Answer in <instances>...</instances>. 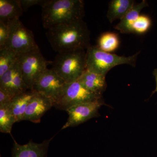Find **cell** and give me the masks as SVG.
Returning <instances> with one entry per match:
<instances>
[{"instance_id": "obj_4", "label": "cell", "mask_w": 157, "mask_h": 157, "mask_svg": "<svg viewBox=\"0 0 157 157\" xmlns=\"http://www.w3.org/2000/svg\"><path fill=\"white\" fill-rule=\"evenodd\" d=\"M140 52H137L131 56H120L104 51L97 45H91L86 50V70L106 76L116 66L128 64L135 67Z\"/></svg>"}, {"instance_id": "obj_11", "label": "cell", "mask_w": 157, "mask_h": 157, "mask_svg": "<svg viewBox=\"0 0 157 157\" xmlns=\"http://www.w3.org/2000/svg\"><path fill=\"white\" fill-rule=\"evenodd\" d=\"M52 107H54L53 101L37 92L27 107L23 121L38 123L41 121V118L45 113Z\"/></svg>"}, {"instance_id": "obj_17", "label": "cell", "mask_w": 157, "mask_h": 157, "mask_svg": "<svg viewBox=\"0 0 157 157\" xmlns=\"http://www.w3.org/2000/svg\"><path fill=\"white\" fill-rule=\"evenodd\" d=\"M133 0H112L109 3L107 17L110 23L117 19H121L133 6Z\"/></svg>"}, {"instance_id": "obj_2", "label": "cell", "mask_w": 157, "mask_h": 157, "mask_svg": "<svg viewBox=\"0 0 157 157\" xmlns=\"http://www.w3.org/2000/svg\"><path fill=\"white\" fill-rule=\"evenodd\" d=\"M41 7L42 24L47 30L82 19L85 15L84 2L82 0H44Z\"/></svg>"}, {"instance_id": "obj_1", "label": "cell", "mask_w": 157, "mask_h": 157, "mask_svg": "<svg viewBox=\"0 0 157 157\" xmlns=\"http://www.w3.org/2000/svg\"><path fill=\"white\" fill-rule=\"evenodd\" d=\"M52 49L59 52L76 49H87L90 43V31L83 19L58 25L46 32Z\"/></svg>"}, {"instance_id": "obj_3", "label": "cell", "mask_w": 157, "mask_h": 157, "mask_svg": "<svg viewBox=\"0 0 157 157\" xmlns=\"http://www.w3.org/2000/svg\"><path fill=\"white\" fill-rule=\"evenodd\" d=\"M52 69L66 83L78 80L86 69V51L76 49L57 53Z\"/></svg>"}, {"instance_id": "obj_24", "label": "cell", "mask_w": 157, "mask_h": 157, "mask_svg": "<svg viewBox=\"0 0 157 157\" xmlns=\"http://www.w3.org/2000/svg\"><path fill=\"white\" fill-rule=\"evenodd\" d=\"M23 11H26L32 6L39 5L42 6L44 0H20Z\"/></svg>"}, {"instance_id": "obj_20", "label": "cell", "mask_w": 157, "mask_h": 157, "mask_svg": "<svg viewBox=\"0 0 157 157\" xmlns=\"http://www.w3.org/2000/svg\"><path fill=\"white\" fill-rule=\"evenodd\" d=\"M15 122V117L9 107H0V132L3 133H11Z\"/></svg>"}, {"instance_id": "obj_22", "label": "cell", "mask_w": 157, "mask_h": 157, "mask_svg": "<svg viewBox=\"0 0 157 157\" xmlns=\"http://www.w3.org/2000/svg\"><path fill=\"white\" fill-rule=\"evenodd\" d=\"M9 35V25L0 21V49L5 48Z\"/></svg>"}, {"instance_id": "obj_15", "label": "cell", "mask_w": 157, "mask_h": 157, "mask_svg": "<svg viewBox=\"0 0 157 157\" xmlns=\"http://www.w3.org/2000/svg\"><path fill=\"white\" fill-rule=\"evenodd\" d=\"M148 4L146 0H143L138 4H135L132 9L114 27V29L123 34L133 33V25L140 15L142 9L148 7Z\"/></svg>"}, {"instance_id": "obj_23", "label": "cell", "mask_w": 157, "mask_h": 157, "mask_svg": "<svg viewBox=\"0 0 157 157\" xmlns=\"http://www.w3.org/2000/svg\"><path fill=\"white\" fill-rule=\"evenodd\" d=\"M14 96L0 88V107H9Z\"/></svg>"}, {"instance_id": "obj_7", "label": "cell", "mask_w": 157, "mask_h": 157, "mask_svg": "<svg viewBox=\"0 0 157 157\" xmlns=\"http://www.w3.org/2000/svg\"><path fill=\"white\" fill-rule=\"evenodd\" d=\"M101 98H103V96L90 91L78 80H76L70 83H66L61 95L54 107L67 111L73 106Z\"/></svg>"}, {"instance_id": "obj_9", "label": "cell", "mask_w": 157, "mask_h": 157, "mask_svg": "<svg viewBox=\"0 0 157 157\" xmlns=\"http://www.w3.org/2000/svg\"><path fill=\"white\" fill-rule=\"evenodd\" d=\"M65 84L52 69H47L37 80L33 90L51 99L54 105L61 95Z\"/></svg>"}, {"instance_id": "obj_19", "label": "cell", "mask_w": 157, "mask_h": 157, "mask_svg": "<svg viewBox=\"0 0 157 157\" xmlns=\"http://www.w3.org/2000/svg\"><path fill=\"white\" fill-rule=\"evenodd\" d=\"M17 54L7 48L0 49V77L17 62Z\"/></svg>"}, {"instance_id": "obj_12", "label": "cell", "mask_w": 157, "mask_h": 157, "mask_svg": "<svg viewBox=\"0 0 157 157\" xmlns=\"http://www.w3.org/2000/svg\"><path fill=\"white\" fill-rule=\"evenodd\" d=\"M52 138L41 143L30 141L23 145L14 141L11 157H47L48 146Z\"/></svg>"}, {"instance_id": "obj_25", "label": "cell", "mask_w": 157, "mask_h": 157, "mask_svg": "<svg viewBox=\"0 0 157 157\" xmlns=\"http://www.w3.org/2000/svg\"><path fill=\"white\" fill-rule=\"evenodd\" d=\"M153 74L154 76H155L156 85L155 89L154 90L152 93V94H154L155 93L157 92V69H155V70H154L153 72Z\"/></svg>"}, {"instance_id": "obj_21", "label": "cell", "mask_w": 157, "mask_h": 157, "mask_svg": "<svg viewBox=\"0 0 157 157\" xmlns=\"http://www.w3.org/2000/svg\"><path fill=\"white\" fill-rule=\"evenodd\" d=\"M151 24V20L148 16L140 15L133 25V33L138 34L145 33L148 30Z\"/></svg>"}, {"instance_id": "obj_14", "label": "cell", "mask_w": 157, "mask_h": 157, "mask_svg": "<svg viewBox=\"0 0 157 157\" xmlns=\"http://www.w3.org/2000/svg\"><path fill=\"white\" fill-rule=\"evenodd\" d=\"M36 93L35 90H28L14 96L9 107L14 115L16 122L23 121L27 107Z\"/></svg>"}, {"instance_id": "obj_13", "label": "cell", "mask_w": 157, "mask_h": 157, "mask_svg": "<svg viewBox=\"0 0 157 157\" xmlns=\"http://www.w3.org/2000/svg\"><path fill=\"white\" fill-rule=\"evenodd\" d=\"M105 77L104 75L86 70L78 80L90 91L103 96L107 87Z\"/></svg>"}, {"instance_id": "obj_5", "label": "cell", "mask_w": 157, "mask_h": 157, "mask_svg": "<svg viewBox=\"0 0 157 157\" xmlns=\"http://www.w3.org/2000/svg\"><path fill=\"white\" fill-rule=\"evenodd\" d=\"M17 60L26 85L29 90H33L37 80L48 69V62L39 48L18 54Z\"/></svg>"}, {"instance_id": "obj_8", "label": "cell", "mask_w": 157, "mask_h": 157, "mask_svg": "<svg viewBox=\"0 0 157 157\" xmlns=\"http://www.w3.org/2000/svg\"><path fill=\"white\" fill-rule=\"evenodd\" d=\"M106 105L103 98L91 102L78 104L67 110L68 118L62 127V130L76 126L93 118L99 116V109L101 106Z\"/></svg>"}, {"instance_id": "obj_6", "label": "cell", "mask_w": 157, "mask_h": 157, "mask_svg": "<svg viewBox=\"0 0 157 157\" xmlns=\"http://www.w3.org/2000/svg\"><path fill=\"white\" fill-rule=\"evenodd\" d=\"M8 25L9 37L5 48L14 52L17 55L39 48L33 32L25 27L19 18L13 20Z\"/></svg>"}, {"instance_id": "obj_10", "label": "cell", "mask_w": 157, "mask_h": 157, "mask_svg": "<svg viewBox=\"0 0 157 157\" xmlns=\"http://www.w3.org/2000/svg\"><path fill=\"white\" fill-rule=\"evenodd\" d=\"M0 88L14 96L29 90L24 80L17 60L9 70L0 77Z\"/></svg>"}, {"instance_id": "obj_18", "label": "cell", "mask_w": 157, "mask_h": 157, "mask_svg": "<svg viewBox=\"0 0 157 157\" xmlns=\"http://www.w3.org/2000/svg\"><path fill=\"white\" fill-rule=\"evenodd\" d=\"M119 44L117 34L107 32L104 33L99 37L97 46L101 50L110 53L118 48Z\"/></svg>"}, {"instance_id": "obj_16", "label": "cell", "mask_w": 157, "mask_h": 157, "mask_svg": "<svg viewBox=\"0 0 157 157\" xmlns=\"http://www.w3.org/2000/svg\"><path fill=\"white\" fill-rule=\"evenodd\" d=\"M23 11L20 0H0V21L8 25L10 21L19 18Z\"/></svg>"}]
</instances>
